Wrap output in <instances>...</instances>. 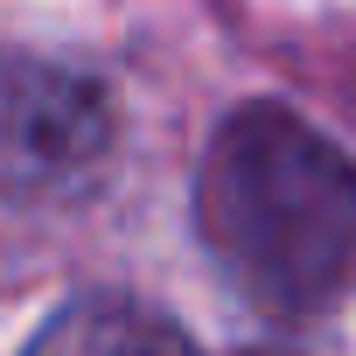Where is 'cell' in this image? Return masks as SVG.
<instances>
[{"label":"cell","instance_id":"6da1fadb","mask_svg":"<svg viewBox=\"0 0 356 356\" xmlns=\"http://www.w3.org/2000/svg\"><path fill=\"white\" fill-rule=\"evenodd\" d=\"M189 217L217 273L273 321H307L356 293V154L280 98H245L217 119Z\"/></svg>","mask_w":356,"mask_h":356},{"label":"cell","instance_id":"7a4b0ae2","mask_svg":"<svg viewBox=\"0 0 356 356\" xmlns=\"http://www.w3.org/2000/svg\"><path fill=\"white\" fill-rule=\"evenodd\" d=\"M119 119L98 77L42 56H0V182L63 189L70 175L105 161Z\"/></svg>","mask_w":356,"mask_h":356},{"label":"cell","instance_id":"3957f363","mask_svg":"<svg viewBox=\"0 0 356 356\" xmlns=\"http://www.w3.org/2000/svg\"><path fill=\"white\" fill-rule=\"evenodd\" d=\"M22 356H203V349H196V335L182 321L161 314L154 300L91 286V293H70L29 335Z\"/></svg>","mask_w":356,"mask_h":356},{"label":"cell","instance_id":"277c9868","mask_svg":"<svg viewBox=\"0 0 356 356\" xmlns=\"http://www.w3.org/2000/svg\"><path fill=\"white\" fill-rule=\"evenodd\" d=\"M245 356H293V349H245Z\"/></svg>","mask_w":356,"mask_h":356}]
</instances>
